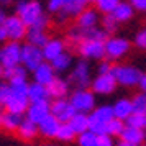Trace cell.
Returning <instances> with one entry per match:
<instances>
[{
    "label": "cell",
    "instance_id": "41",
    "mask_svg": "<svg viewBox=\"0 0 146 146\" xmlns=\"http://www.w3.org/2000/svg\"><path fill=\"white\" fill-rule=\"evenodd\" d=\"M62 0H48L46 2V10H48V13H54V15H58L62 10Z\"/></svg>",
    "mask_w": 146,
    "mask_h": 146
},
{
    "label": "cell",
    "instance_id": "31",
    "mask_svg": "<svg viewBox=\"0 0 146 146\" xmlns=\"http://www.w3.org/2000/svg\"><path fill=\"white\" fill-rule=\"evenodd\" d=\"M76 131H74L69 123H61L59 130H58V135H56V139L58 141H62V143H71L76 139Z\"/></svg>",
    "mask_w": 146,
    "mask_h": 146
},
{
    "label": "cell",
    "instance_id": "30",
    "mask_svg": "<svg viewBox=\"0 0 146 146\" xmlns=\"http://www.w3.org/2000/svg\"><path fill=\"white\" fill-rule=\"evenodd\" d=\"M97 139H99V135L87 130L84 133H79L74 141H76V146H97Z\"/></svg>",
    "mask_w": 146,
    "mask_h": 146
},
{
    "label": "cell",
    "instance_id": "50",
    "mask_svg": "<svg viewBox=\"0 0 146 146\" xmlns=\"http://www.w3.org/2000/svg\"><path fill=\"white\" fill-rule=\"evenodd\" d=\"M115 146H135V145H131V143H126V141H123V139H120Z\"/></svg>",
    "mask_w": 146,
    "mask_h": 146
},
{
    "label": "cell",
    "instance_id": "48",
    "mask_svg": "<svg viewBox=\"0 0 146 146\" xmlns=\"http://www.w3.org/2000/svg\"><path fill=\"white\" fill-rule=\"evenodd\" d=\"M7 17H8V15H7V12H5V8L0 5V25H3V23H5Z\"/></svg>",
    "mask_w": 146,
    "mask_h": 146
},
{
    "label": "cell",
    "instance_id": "42",
    "mask_svg": "<svg viewBox=\"0 0 146 146\" xmlns=\"http://www.w3.org/2000/svg\"><path fill=\"white\" fill-rule=\"evenodd\" d=\"M112 67H113V64L110 62V61L102 59V61H99V64H97V74H108V72H112Z\"/></svg>",
    "mask_w": 146,
    "mask_h": 146
},
{
    "label": "cell",
    "instance_id": "34",
    "mask_svg": "<svg viewBox=\"0 0 146 146\" xmlns=\"http://www.w3.org/2000/svg\"><path fill=\"white\" fill-rule=\"evenodd\" d=\"M125 125L133 126V128H139V130H146V113L133 112L131 115L126 118Z\"/></svg>",
    "mask_w": 146,
    "mask_h": 146
},
{
    "label": "cell",
    "instance_id": "19",
    "mask_svg": "<svg viewBox=\"0 0 146 146\" xmlns=\"http://www.w3.org/2000/svg\"><path fill=\"white\" fill-rule=\"evenodd\" d=\"M112 108H113V117L121 120V121H126V118L135 112V110H133L131 99H126V97H121V99L115 100Z\"/></svg>",
    "mask_w": 146,
    "mask_h": 146
},
{
    "label": "cell",
    "instance_id": "24",
    "mask_svg": "<svg viewBox=\"0 0 146 146\" xmlns=\"http://www.w3.org/2000/svg\"><path fill=\"white\" fill-rule=\"evenodd\" d=\"M112 17L118 21V25L120 23H126V21H130L133 17H135V8H133L126 0L125 2L121 0L118 5L115 7V10L112 12Z\"/></svg>",
    "mask_w": 146,
    "mask_h": 146
},
{
    "label": "cell",
    "instance_id": "49",
    "mask_svg": "<svg viewBox=\"0 0 146 146\" xmlns=\"http://www.w3.org/2000/svg\"><path fill=\"white\" fill-rule=\"evenodd\" d=\"M15 0H0V5L2 7H10V5H13Z\"/></svg>",
    "mask_w": 146,
    "mask_h": 146
},
{
    "label": "cell",
    "instance_id": "36",
    "mask_svg": "<svg viewBox=\"0 0 146 146\" xmlns=\"http://www.w3.org/2000/svg\"><path fill=\"white\" fill-rule=\"evenodd\" d=\"M133 102V110L138 113H146V92L139 90L135 97L131 99Z\"/></svg>",
    "mask_w": 146,
    "mask_h": 146
},
{
    "label": "cell",
    "instance_id": "18",
    "mask_svg": "<svg viewBox=\"0 0 146 146\" xmlns=\"http://www.w3.org/2000/svg\"><path fill=\"white\" fill-rule=\"evenodd\" d=\"M99 21H100V15L95 8H84L77 17H76V25L84 30H90V28L99 27Z\"/></svg>",
    "mask_w": 146,
    "mask_h": 146
},
{
    "label": "cell",
    "instance_id": "27",
    "mask_svg": "<svg viewBox=\"0 0 146 146\" xmlns=\"http://www.w3.org/2000/svg\"><path fill=\"white\" fill-rule=\"evenodd\" d=\"M49 36H48L46 30H36V28H28L27 33V43L33 44L36 48H43L48 43Z\"/></svg>",
    "mask_w": 146,
    "mask_h": 146
},
{
    "label": "cell",
    "instance_id": "17",
    "mask_svg": "<svg viewBox=\"0 0 146 146\" xmlns=\"http://www.w3.org/2000/svg\"><path fill=\"white\" fill-rule=\"evenodd\" d=\"M48 92H49V97L51 100L54 99H66L67 95L71 94V84L69 80L61 77V76H56L54 80L48 86Z\"/></svg>",
    "mask_w": 146,
    "mask_h": 146
},
{
    "label": "cell",
    "instance_id": "43",
    "mask_svg": "<svg viewBox=\"0 0 146 146\" xmlns=\"http://www.w3.org/2000/svg\"><path fill=\"white\" fill-rule=\"evenodd\" d=\"M126 2L135 8V12L146 13V0H126Z\"/></svg>",
    "mask_w": 146,
    "mask_h": 146
},
{
    "label": "cell",
    "instance_id": "54",
    "mask_svg": "<svg viewBox=\"0 0 146 146\" xmlns=\"http://www.w3.org/2000/svg\"><path fill=\"white\" fill-rule=\"evenodd\" d=\"M44 146H56V145H44Z\"/></svg>",
    "mask_w": 146,
    "mask_h": 146
},
{
    "label": "cell",
    "instance_id": "23",
    "mask_svg": "<svg viewBox=\"0 0 146 146\" xmlns=\"http://www.w3.org/2000/svg\"><path fill=\"white\" fill-rule=\"evenodd\" d=\"M120 139H123L126 143H131L135 146H139L145 143V130H139V128H133V126L125 125L123 131L120 135Z\"/></svg>",
    "mask_w": 146,
    "mask_h": 146
},
{
    "label": "cell",
    "instance_id": "53",
    "mask_svg": "<svg viewBox=\"0 0 146 146\" xmlns=\"http://www.w3.org/2000/svg\"><path fill=\"white\" fill-rule=\"evenodd\" d=\"M145 143H146V130H145Z\"/></svg>",
    "mask_w": 146,
    "mask_h": 146
},
{
    "label": "cell",
    "instance_id": "29",
    "mask_svg": "<svg viewBox=\"0 0 146 146\" xmlns=\"http://www.w3.org/2000/svg\"><path fill=\"white\" fill-rule=\"evenodd\" d=\"M67 123H69L71 128L76 131V135L84 133V131L89 130V115H87V113H76Z\"/></svg>",
    "mask_w": 146,
    "mask_h": 146
},
{
    "label": "cell",
    "instance_id": "1",
    "mask_svg": "<svg viewBox=\"0 0 146 146\" xmlns=\"http://www.w3.org/2000/svg\"><path fill=\"white\" fill-rule=\"evenodd\" d=\"M10 86V97L5 105V110L13 113H20L25 115L30 100H28V79L27 77H13V79L7 80Z\"/></svg>",
    "mask_w": 146,
    "mask_h": 146
},
{
    "label": "cell",
    "instance_id": "4",
    "mask_svg": "<svg viewBox=\"0 0 146 146\" xmlns=\"http://www.w3.org/2000/svg\"><path fill=\"white\" fill-rule=\"evenodd\" d=\"M69 102L77 113H89L97 107V95L90 89H74L69 94Z\"/></svg>",
    "mask_w": 146,
    "mask_h": 146
},
{
    "label": "cell",
    "instance_id": "11",
    "mask_svg": "<svg viewBox=\"0 0 146 146\" xmlns=\"http://www.w3.org/2000/svg\"><path fill=\"white\" fill-rule=\"evenodd\" d=\"M117 80L113 77L112 72L108 74H97L95 77L90 82V90H92L95 95H110L117 90Z\"/></svg>",
    "mask_w": 146,
    "mask_h": 146
},
{
    "label": "cell",
    "instance_id": "7",
    "mask_svg": "<svg viewBox=\"0 0 146 146\" xmlns=\"http://www.w3.org/2000/svg\"><path fill=\"white\" fill-rule=\"evenodd\" d=\"M131 49V43L123 36H108L105 40V59L113 61L123 59Z\"/></svg>",
    "mask_w": 146,
    "mask_h": 146
},
{
    "label": "cell",
    "instance_id": "14",
    "mask_svg": "<svg viewBox=\"0 0 146 146\" xmlns=\"http://www.w3.org/2000/svg\"><path fill=\"white\" fill-rule=\"evenodd\" d=\"M51 102H30L27 112H25V118H28L33 123H40L43 118H46L48 115L51 113Z\"/></svg>",
    "mask_w": 146,
    "mask_h": 146
},
{
    "label": "cell",
    "instance_id": "39",
    "mask_svg": "<svg viewBox=\"0 0 146 146\" xmlns=\"http://www.w3.org/2000/svg\"><path fill=\"white\" fill-rule=\"evenodd\" d=\"M133 44L138 48V49H143V51H146V27L141 28L139 31H136L135 38H133Z\"/></svg>",
    "mask_w": 146,
    "mask_h": 146
},
{
    "label": "cell",
    "instance_id": "35",
    "mask_svg": "<svg viewBox=\"0 0 146 146\" xmlns=\"http://www.w3.org/2000/svg\"><path fill=\"white\" fill-rule=\"evenodd\" d=\"M100 25H102V30H105L107 35H110V33H115V31H117L118 21L112 17V13H108V15H104V17H102Z\"/></svg>",
    "mask_w": 146,
    "mask_h": 146
},
{
    "label": "cell",
    "instance_id": "6",
    "mask_svg": "<svg viewBox=\"0 0 146 146\" xmlns=\"http://www.w3.org/2000/svg\"><path fill=\"white\" fill-rule=\"evenodd\" d=\"M69 84L74 89H90V82H92V69L89 61L80 59L72 66L71 72H69Z\"/></svg>",
    "mask_w": 146,
    "mask_h": 146
},
{
    "label": "cell",
    "instance_id": "22",
    "mask_svg": "<svg viewBox=\"0 0 146 146\" xmlns=\"http://www.w3.org/2000/svg\"><path fill=\"white\" fill-rule=\"evenodd\" d=\"M28 100L30 102H51L48 87L41 86L38 82H30L28 84Z\"/></svg>",
    "mask_w": 146,
    "mask_h": 146
},
{
    "label": "cell",
    "instance_id": "25",
    "mask_svg": "<svg viewBox=\"0 0 146 146\" xmlns=\"http://www.w3.org/2000/svg\"><path fill=\"white\" fill-rule=\"evenodd\" d=\"M64 3H62V13H66L69 18H72V17H77V15L87 8V3L90 2V0H62Z\"/></svg>",
    "mask_w": 146,
    "mask_h": 146
},
{
    "label": "cell",
    "instance_id": "21",
    "mask_svg": "<svg viewBox=\"0 0 146 146\" xmlns=\"http://www.w3.org/2000/svg\"><path fill=\"white\" fill-rule=\"evenodd\" d=\"M25 120V115H20V113H13V112H5L2 113V123H0V128H3L5 131H18L21 121Z\"/></svg>",
    "mask_w": 146,
    "mask_h": 146
},
{
    "label": "cell",
    "instance_id": "40",
    "mask_svg": "<svg viewBox=\"0 0 146 146\" xmlns=\"http://www.w3.org/2000/svg\"><path fill=\"white\" fill-rule=\"evenodd\" d=\"M8 97H10V86H8L7 80H0V107L5 108Z\"/></svg>",
    "mask_w": 146,
    "mask_h": 146
},
{
    "label": "cell",
    "instance_id": "26",
    "mask_svg": "<svg viewBox=\"0 0 146 146\" xmlns=\"http://www.w3.org/2000/svg\"><path fill=\"white\" fill-rule=\"evenodd\" d=\"M51 66H53L56 74H64L67 71H71L72 69V56H71V53L64 51L61 56H58L56 59L51 61Z\"/></svg>",
    "mask_w": 146,
    "mask_h": 146
},
{
    "label": "cell",
    "instance_id": "32",
    "mask_svg": "<svg viewBox=\"0 0 146 146\" xmlns=\"http://www.w3.org/2000/svg\"><path fill=\"white\" fill-rule=\"evenodd\" d=\"M92 2H94V5H95L97 12H100V13H104V15H108L115 10V7L118 5L121 0H92Z\"/></svg>",
    "mask_w": 146,
    "mask_h": 146
},
{
    "label": "cell",
    "instance_id": "38",
    "mask_svg": "<svg viewBox=\"0 0 146 146\" xmlns=\"http://www.w3.org/2000/svg\"><path fill=\"white\" fill-rule=\"evenodd\" d=\"M123 128H125V121H121L118 118H113L108 126H107V135H110V136H120L121 131H123Z\"/></svg>",
    "mask_w": 146,
    "mask_h": 146
},
{
    "label": "cell",
    "instance_id": "16",
    "mask_svg": "<svg viewBox=\"0 0 146 146\" xmlns=\"http://www.w3.org/2000/svg\"><path fill=\"white\" fill-rule=\"evenodd\" d=\"M31 74H33V82H38V84L46 86V87L49 86V84L54 80V77L58 76V74L54 72L51 62H48V61H43Z\"/></svg>",
    "mask_w": 146,
    "mask_h": 146
},
{
    "label": "cell",
    "instance_id": "28",
    "mask_svg": "<svg viewBox=\"0 0 146 146\" xmlns=\"http://www.w3.org/2000/svg\"><path fill=\"white\" fill-rule=\"evenodd\" d=\"M18 136L23 139H27V141H31V139H35L38 135H40V131H38V125L36 123H33V121H30L28 118H25L23 121H21L20 128H18Z\"/></svg>",
    "mask_w": 146,
    "mask_h": 146
},
{
    "label": "cell",
    "instance_id": "47",
    "mask_svg": "<svg viewBox=\"0 0 146 146\" xmlns=\"http://www.w3.org/2000/svg\"><path fill=\"white\" fill-rule=\"evenodd\" d=\"M138 87H139V90H143V92H146V74H143V76H141V79H139Z\"/></svg>",
    "mask_w": 146,
    "mask_h": 146
},
{
    "label": "cell",
    "instance_id": "33",
    "mask_svg": "<svg viewBox=\"0 0 146 146\" xmlns=\"http://www.w3.org/2000/svg\"><path fill=\"white\" fill-rule=\"evenodd\" d=\"M84 40H86V30H84V28L74 25V27H71L67 30V41H69V43H72V44L77 46V44L82 43Z\"/></svg>",
    "mask_w": 146,
    "mask_h": 146
},
{
    "label": "cell",
    "instance_id": "8",
    "mask_svg": "<svg viewBox=\"0 0 146 146\" xmlns=\"http://www.w3.org/2000/svg\"><path fill=\"white\" fill-rule=\"evenodd\" d=\"M77 53L86 61H102L105 59V41L84 40L77 44Z\"/></svg>",
    "mask_w": 146,
    "mask_h": 146
},
{
    "label": "cell",
    "instance_id": "2",
    "mask_svg": "<svg viewBox=\"0 0 146 146\" xmlns=\"http://www.w3.org/2000/svg\"><path fill=\"white\" fill-rule=\"evenodd\" d=\"M15 15L20 17L28 28H31L44 15V7L38 0H18L15 3Z\"/></svg>",
    "mask_w": 146,
    "mask_h": 146
},
{
    "label": "cell",
    "instance_id": "3",
    "mask_svg": "<svg viewBox=\"0 0 146 146\" xmlns=\"http://www.w3.org/2000/svg\"><path fill=\"white\" fill-rule=\"evenodd\" d=\"M113 118L115 117H113L112 105H107V104L97 105L89 113V130L94 131L95 135H104V133H107V126Z\"/></svg>",
    "mask_w": 146,
    "mask_h": 146
},
{
    "label": "cell",
    "instance_id": "5",
    "mask_svg": "<svg viewBox=\"0 0 146 146\" xmlns=\"http://www.w3.org/2000/svg\"><path fill=\"white\" fill-rule=\"evenodd\" d=\"M112 74L117 84L121 87H138L139 79L143 72L139 71L138 67L131 66V64H113L112 67Z\"/></svg>",
    "mask_w": 146,
    "mask_h": 146
},
{
    "label": "cell",
    "instance_id": "10",
    "mask_svg": "<svg viewBox=\"0 0 146 146\" xmlns=\"http://www.w3.org/2000/svg\"><path fill=\"white\" fill-rule=\"evenodd\" d=\"M43 53H41V48H36L30 43L21 44V58H20V64L28 72H33L36 67L43 62Z\"/></svg>",
    "mask_w": 146,
    "mask_h": 146
},
{
    "label": "cell",
    "instance_id": "37",
    "mask_svg": "<svg viewBox=\"0 0 146 146\" xmlns=\"http://www.w3.org/2000/svg\"><path fill=\"white\" fill-rule=\"evenodd\" d=\"M27 76H28V71L21 64H18L15 67H10V69H3V77L7 80L13 79V77H27Z\"/></svg>",
    "mask_w": 146,
    "mask_h": 146
},
{
    "label": "cell",
    "instance_id": "51",
    "mask_svg": "<svg viewBox=\"0 0 146 146\" xmlns=\"http://www.w3.org/2000/svg\"><path fill=\"white\" fill-rule=\"evenodd\" d=\"M2 77H3V67L0 66V79H2Z\"/></svg>",
    "mask_w": 146,
    "mask_h": 146
},
{
    "label": "cell",
    "instance_id": "20",
    "mask_svg": "<svg viewBox=\"0 0 146 146\" xmlns=\"http://www.w3.org/2000/svg\"><path fill=\"white\" fill-rule=\"evenodd\" d=\"M59 126H61V123L49 113L46 118H43L38 123V131H40V135L43 138H56Z\"/></svg>",
    "mask_w": 146,
    "mask_h": 146
},
{
    "label": "cell",
    "instance_id": "45",
    "mask_svg": "<svg viewBox=\"0 0 146 146\" xmlns=\"http://www.w3.org/2000/svg\"><path fill=\"white\" fill-rule=\"evenodd\" d=\"M49 23H51L49 17H48V15L44 13V15H43V17L40 18V20L35 23V27H31V28H36V30H46V28L49 27Z\"/></svg>",
    "mask_w": 146,
    "mask_h": 146
},
{
    "label": "cell",
    "instance_id": "44",
    "mask_svg": "<svg viewBox=\"0 0 146 146\" xmlns=\"http://www.w3.org/2000/svg\"><path fill=\"white\" fill-rule=\"evenodd\" d=\"M97 146H115V143H113V136L107 135V133H104V135H99Z\"/></svg>",
    "mask_w": 146,
    "mask_h": 146
},
{
    "label": "cell",
    "instance_id": "46",
    "mask_svg": "<svg viewBox=\"0 0 146 146\" xmlns=\"http://www.w3.org/2000/svg\"><path fill=\"white\" fill-rule=\"evenodd\" d=\"M8 41V36H7V30L3 25H0V43H7Z\"/></svg>",
    "mask_w": 146,
    "mask_h": 146
},
{
    "label": "cell",
    "instance_id": "52",
    "mask_svg": "<svg viewBox=\"0 0 146 146\" xmlns=\"http://www.w3.org/2000/svg\"><path fill=\"white\" fill-rule=\"evenodd\" d=\"M0 123H2V112H0Z\"/></svg>",
    "mask_w": 146,
    "mask_h": 146
},
{
    "label": "cell",
    "instance_id": "13",
    "mask_svg": "<svg viewBox=\"0 0 146 146\" xmlns=\"http://www.w3.org/2000/svg\"><path fill=\"white\" fill-rule=\"evenodd\" d=\"M49 107H51V115H53L59 123H67V121L77 113L76 110H74L72 104L69 102L67 97L66 99H54V100H51Z\"/></svg>",
    "mask_w": 146,
    "mask_h": 146
},
{
    "label": "cell",
    "instance_id": "15",
    "mask_svg": "<svg viewBox=\"0 0 146 146\" xmlns=\"http://www.w3.org/2000/svg\"><path fill=\"white\" fill-rule=\"evenodd\" d=\"M64 51H66V41L61 40V38H49L46 44L41 48L43 59L48 61V62H51L53 59H56Z\"/></svg>",
    "mask_w": 146,
    "mask_h": 146
},
{
    "label": "cell",
    "instance_id": "9",
    "mask_svg": "<svg viewBox=\"0 0 146 146\" xmlns=\"http://www.w3.org/2000/svg\"><path fill=\"white\" fill-rule=\"evenodd\" d=\"M21 44L17 41H8L0 48V66L3 69H10L20 64Z\"/></svg>",
    "mask_w": 146,
    "mask_h": 146
},
{
    "label": "cell",
    "instance_id": "12",
    "mask_svg": "<svg viewBox=\"0 0 146 146\" xmlns=\"http://www.w3.org/2000/svg\"><path fill=\"white\" fill-rule=\"evenodd\" d=\"M3 27L7 30V36L8 41H17L20 43L21 40H27V33H28V27L21 21L20 17L17 15H8Z\"/></svg>",
    "mask_w": 146,
    "mask_h": 146
},
{
    "label": "cell",
    "instance_id": "55",
    "mask_svg": "<svg viewBox=\"0 0 146 146\" xmlns=\"http://www.w3.org/2000/svg\"><path fill=\"white\" fill-rule=\"evenodd\" d=\"M139 146H146V143H143V145H139Z\"/></svg>",
    "mask_w": 146,
    "mask_h": 146
}]
</instances>
